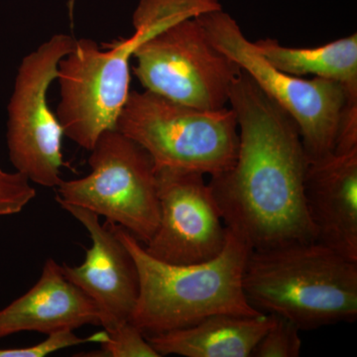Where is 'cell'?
<instances>
[{
    "instance_id": "cell-3",
    "label": "cell",
    "mask_w": 357,
    "mask_h": 357,
    "mask_svg": "<svg viewBox=\"0 0 357 357\" xmlns=\"http://www.w3.org/2000/svg\"><path fill=\"white\" fill-rule=\"evenodd\" d=\"M243 290L257 311L301 331L357 319V262L316 241L251 251Z\"/></svg>"
},
{
    "instance_id": "cell-13",
    "label": "cell",
    "mask_w": 357,
    "mask_h": 357,
    "mask_svg": "<svg viewBox=\"0 0 357 357\" xmlns=\"http://www.w3.org/2000/svg\"><path fill=\"white\" fill-rule=\"evenodd\" d=\"M100 325V312L88 296L70 283L62 265L48 258L31 289L0 310V340L21 332L49 333Z\"/></svg>"
},
{
    "instance_id": "cell-8",
    "label": "cell",
    "mask_w": 357,
    "mask_h": 357,
    "mask_svg": "<svg viewBox=\"0 0 357 357\" xmlns=\"http://www.w3.org/2000/svg\"><path fill=\"white\" fill-rule=\"evenodd\" d=\"M75 42L70 35L60 33L25 56L7 107L9 159L17 172L45 188L58 187L64 165V133L47 96L57 79L59 63L73 50Z\"/></svg>"
},
{
    "instance_id": "cell-15",
    "label": "cell",
    "mask_w": 357,
    "mask_h": 357,
    "mask_svg": "<svg viewBox=\"0 0 357 357\" xmlns=\"http://www.w3.org/2000/svg\"><path fill=\"white\" fill-rule=\"evenodd\" d=\"M253 44L276 69L294 77L314 75L337 82L357 98L356 33L316 48H292L270 38Z\"/></svg>"
},
{
    "instance_id": "cell-2",
    "label": "cell",
    "mask_w": 357,
    "mask_h": 357,
    "mask_svg": "<svg viewBox=\"0 0 357 357\" xmlns=\"http://www.w3.org/2000/svg\"><path fill=\"white\" fill-rule=\"evenodd\" d=\"M112 227L137 269L139 294L131 321L145 335L180 330L215 314H261L249 304L243 290L244 269L252 249L231 230L227 229V243L215 258L170 264L150 255L119 225Z\"/></svg>"
},
{
    "instance_id": "cell-1",
    "label": "cell",
    "mask_w": 357,
    "mask_h": 357,
    "mask_svg": "<svg viewBox=\"0 0 357 357\" xmlns=\"http://www.w3.org/2000/svg\"><path fill=\"white\" fill-rule=\"evenodd\" d=\"M229 103L238 126L236 161L208 182L227 229L255 251L316 241L297 124L243 70Z\"/></svg>"
},
{
    "instance_id": "cell-17",
    "label": "cell",
    "mask_w": 357,
    "mask_h": 357,
    "mask_svg": "<svg viewBox=\"0 0 357 357\" xmlns=\"http://www.w3.org/2000/svg\"><path fill=\"white\" fill-rule=\"evenodd\" d=\"M300 332V328L293 321L274 316L273 324L260 338L251 356H300L302 349Z\"/></svg>"
},
{
    "instance_id": "cell-9",
    "label": "cell",
    "mask_w": 357,
    "mask_h": 357,
    "mask_svg": "<svg viewBox=\"0 0 357 357\" xmlns=\"http://www.w3.org/2000/svg\"><path fill=\"white\" fill-rule=\"evenodd\" d=\"M139 46L135 37L102 51L91 39H79L59 63L61 100L56 116L63 133L91 150L105 131L116 128L129 93L130 59Z\"/></svg>"
},
{
    "instance_id": "cell-7",
    "label": "cell",
    "mask_w": 357,
    "mask_h": 357,
    "mask_svg": "<svg viewBox=\"0 0 357 357\" xmlns=\"http://www.w3.org/2000/svg\"><path fill=\"white\" fill-rule=\"evenodd\" d=\"M134 74L146 91L204 110L227 107L241 70L215 48L197 18L148 39L133 54Z\"/></svg>"
},
{
    "instance_id": "cell-12",
    "label": "cell",
    "mask_w": 357,
    "mask_h": 357,
    "mask_svg": "<svg viewBox=\"0 0 357 357\" xmlns=\"http://www.w3.org/2000/svg\"><path fill=\"white\" fill-rule=\"evenodd\" d=\"M305 199L316 241L357 262V149L309 161Z\"/></svg>"
},
{
    "instance_id": "cell-18",
    "label": "cell",
    "mask_w": 357,
    "mask_h": 357,
    "mask_svg": "<svg viewBox=\"0 0 357 357\" xmlns=\"http://www.w3.org/2000/svg\"><path fill=\"white\" fill-rule=\"evenodd\" d=\"M105 331L93 333L86 337L77 335L73 330H62L49 333L48 337L43 342L31 345V347H20V349H0V357H45L68 347H76L84 344H102L107 340Z\"/></svg>"
},
{
    "instance_id": "cell-11",
    "label": "cell",
    "mask_w": 357,
    "mask_h": 357,
    "mask_svg": "<svg viewBox=\"0 0 357 357\" xmlns=\"http://www.w3.org/2000/svg\"><path fill=\"white\" fill-rule=\"evenodd\" d=\"M86 229L91 246L86 249L81 265L64 263L66 278L95 303L100 312V326L109 333L131 321L139 294V279L135 263L112 223L102 225L93 211L60 204Z\"/></svg>"
},
{
    "instance_id": "cell-14",
    "label": "cell",
    "mask_w": 357,
    "mask_h": 357,
    "mask_svg": "<svg viewBox=\"0 0 357 357\" xmlns=\"http://www.w3.org/2000/svg\"><path fill=\"white\" fill-rule=\"evenodd\" d=\"M273 314H215L180 330L148 335L160 356L248 357L270 326Z\"/></svg>"
},
{
    "instance_id": "cell-5",
    "label": "cell",
    "mask_w": 357,
    "mask_h": 357,
    "mask_svg": "<svg viewBox=\"0 0 357 357\" xmlns=\"http://www.w3.org/2000/svg\"><path fill=\"white\" fill-rule=\"evenodd\" d=\"M89 152L91 173L62 180L56 201L102 215L145 245L156 231L160 217L153 160L116 128L105 131Z\"/></svg>"
},
{
    "instance_id": "cell-16",
    "label": "cell",
    "mask_w": 357,
    "mask_h": 357,
    "mask_svg": "<svg viewBox=\"0 0 357 357\" xmlns=\"http://www.w3.org/2000/svg\"><path fill=\"white\" fill-rule=\"evenodd\" d=\"M100 351L82 356L96 357H161L148 342L145 333L132 321H128L107 333Z\"/></svg>"
},
{
    "instance_id": "cell-6",
    "label": "cell",
    "mask_w": 357,
    "mask_h": 357,
    "mask_svg": "<svg viewBox=\"0 0 357 357\" xmlns=\"http://www.w3.org/2000/svg\"><path fill=\"white\" fill-rule=\"evenodd\" d=\"M196 18L211 44L292 117L309 161L332 153L345 107L357 98L337 82L321 77L307 81L276 69L246 38L236 20L222 9Z\"/></svg>"
},
{
    "instance_id": "cell-19",
    "label": "cell",
    "mask_w": 357,
    "mask_h": 357,
    "mask_svg": "<svg viewBox=\"0 0 357 357\" xmlns=\"http://www.w3.org/2000/svg\"><path fill=\"white\" fill-rule=\"evenodd\" d=\"M35 197L36 190L25 175L0 170V217L20 213Z\"/></svg>"
},
{
    "instance_id": "cell-10",
    "label": "cell",
    "mask_w": 357,
    "mask_h": 357,
    "mask_svg": "<svg viewBox=\"0 0 357 357\" xmlns=\"http://www.w3.org/2000/svg\"><path fill=\"white\" fill-rule=\"evenodd\" d=\"M160 217L145 250L160 261L192 264L222 252L227 227L206 176L177 169H156Z\"/></svg>"
},
{
    "instance_id": "cell-4",
    "label": "cell",
    "mask_w": 357,
    "mask_h": 357,
    "mask_svg": "<svg viewBox=\"0 0 357 357\" xmlns=\"http://www.w3.org/2000/svg\"><path fill=\"white\" fill-rule=\"evenodd\" d=\"M116 129L144 148L156 169L213 177L232 166L238 149L236 115L230 107L195 109L146 89L130 91Z\"/></svg>"
}]
</instances>
